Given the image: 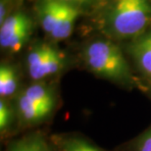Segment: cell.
<instances>
[{
	"instance_id": "cell-2",
	"label": "cell",
	"mask_w": 151,
	"mask_h": 151,
	"mask_svg": "<svg viewBox=\"0 0 151 151\" xmlns=\"http://www.w3.org/2000/svg\"><path fill=\"white\" fill-rule=\"evenodd\" d=\"M99 6L98 35L123 44L151 28V0H105Z\"/></svg>"
},
{
	"instance_id": "cell-14",
	"label": "cell",
	"mask_w": 151,
	"mask_h": 151,
	"mask_svg": "<svg viewBox=\"0 0 151 151\" xmlns=\"http://www.w3.org/2000/svg\"><path fill=\"white\" fill-rule=\"evenodd\" d=\"M144 86H145L144 92H145L146 94L150 97V99H151V80L147 81H144Z\"/></svg>"
},
{
	"instance_id": "cell-3",
	"label": "cell",
	"mask_w": 151,
	"mask_h": 151,
	"mask_svg": "<svg viewBox=\"0 0 151 151\" xmlns=\"http://www.w3.org/2000/svg\"><path fill=\"white\" fill-rule=\"evenodd\" d=\"M19 120L20 132L37 129L49 123L58 111V81H28L13 100Z\"/></svg>"
},
{
	"instance_id": "cell-5",
	"label": "cell",
	"mask_w": 151,
	"mask_h": 151,
	"mask_svg": "<svg viewBox=\"0 0 151 151\" xmlns=\"http://www.w3.org/2000/svg\"><path fill=\"white\" fill-rule=\"evenodd\" d=\"M83 11L59 0H37V23L48 40L59 43L73 35L76 23Z\"/></svg>"
},
{
	"instance_id": "cell-17",
	"label": "cell",
	"mask_w": 151,
	"mask_h": 151,
	"mask_svg": "<svg viewBox=\"0 0 151 151\" xmlns=\"http://www.w3.org/2000/svg\"><path fill=\"white\" fill-rule=\"evenodd\" d=\"M55 151H56V149H55Z\"/></svg>"
},
{
	"instance_id": "cell-16",
	"label": "cell",
	"mask_w": 151,
	"mask_h": 151,
	"mask_svg": "<svg viewBox=\"0 0 151 151\" xmlns=\"http://www.w3.org/2000/svg\"><path fill=\"white\" fill-rule=\"evenodd\" d=\"M104 1H105V0H104ZM104 1H103V2H104ZM103 2H102V3H103Z\"/></svg>"
},
{
	"instance_id": "cell-12",
	"label": "cell",
	"mask_w": 151,
	"mask_h": 151,
	"mask_svg": "<svg viewBox=\"0 0 151 151\" xmlns=\"http://www.w3.org/2000/svg\"><path fill=\"white\" fill-rule=\"evenodd\" d=\"M114 151H151V124L139 134L122 143Z\"/></svg>"
},
{
	"instance_id": "cell-9",
	"label": "cell",
	"mask_w": 151,
	"mask_h": 151,
	"mask_svg": "<svg viewBox=\"0 0 151 151\" xmlns=\"http://www.w3.org/2000/svg\"><path fill=\"white\" fill-rule=\"evenodd\" d=\"M56 151H108L78 132H64L50 134Z\"/></svg>"
},
{
	"instance_id": "cell-10",
	"label": "cell",
	"mask_w": 151,
	"mask_h": 151,
	"mask_svg": "<svg viewBox=\"0 0 151 151\" xmlns=\"http://www.w3.org/2000/svg\"><path fill=\"white\" fill-rule=\"evenodd\" d=\"M6 147L10 151H55L50 135L39 129L26 132L11 139Z\"/></svg>"
},
{
	"instance_id": "cell-13",
	"label": "cell",
	"mask_w": 151,
	"mask_h": 151,
	"mask_svg": "<svg viewBox=\"0 0 151 151\" xmlns=\"http://www.w3.org/2000/svg\"><path fill=\"white\" fill-rule=\"evenodd\" d=\"M59 1L67 3V4L77 7L84 12V10L90 7H93V6H96L98 4L101 5L104 0H59Z\"/></svg>"
},
{
	"instance_id": "cell-1",
	"label": "cell",
	"mask_w": 151,
	"mask_h": 151,
	"mask_svg": "<svg viewBox=\"0 0 151 151\" xmlns=\"http://www.w3.org/2000/svg\"><path fill=\"white\" fill-rule=\"evenodd\" d=\"M78 56L83 67L96 78L127 90L145 89L122 45L116 41L95 35L81 44Z\"/></svg>"
},
{
	"instance_id": "cell-8",
	"label": "cell",
	"mask_w": 151,
	"mask_h": 151,
	"mask_svg": "<svg viewBox=\"0 0 151 151\" xmlns=\"http://www.w3.org/2000/svg\"><path fill=\"white\" fill-rule=\"evenodd\" d=\"M23 68L12 60L4 59L0 63V99L14 100L25 86Z\"/></svg>"
},
{
	"instance_id": "cell-6",
	"label": "cell",
	"mask_w": 151,
	"mask_h": 151,
	"mask_svg": "<svg viewBox=\"0 0 151 151\" xmlns=\"http://www.w3.org/2000/svg\"><path fill=\"white\" fill-rule=\"evenodd\" d=\"M35 21L22 9L13 11L0 24V48L7 55L21 53L31 43Z\"/></svg>"
},
{
	"instance_id": "cell-4",
	"label": "cell",
	"mask_w": 151,
	"mask_h": 151,
	"mask_svg": "<svg viewBox=\"0 0 151 151\" xmlns=\"http://www.w3.org/2000/svg\"><path fill=\"white\" fill-rule=\"evenodd\" d=\"M72 65L71 55L61 49L58 43L39 39L26 48L22 68L28 81H58Z\"/></svg>"
},
{
	"instance_id": "cell-7",
	"label": "cell",
	"mask_w": 151,
	"mask_h": 151,
	"mask_svg": "<svg viewBox=\"0 0 151 151\" xmlns=\"http://www.w3.org/2000/svg\"><path fill=\"white\" fill-rule=\"evenodd\" d=\"M121 45L141 81L151 80V28L140 37Z\"/></svg>"
},
{
	"instance_id": "cell-11",
	"label": "cell",
	"mask_w": 151,
	"mask_h": 151,
	"mask_svg": "<svg viewBox=\"0 0 151 151\" xmlns=\"http://www.w3.org/2000/svg\"><path fill=\"white\" fill-rule=\"evenodd\" d=\"M20 134L19 120L13 100L0 99V137L2 140L11 139Z\"/></svg>"
},
{
	"instance_id": "cell-15",
	"label": "cell",
	"mask_w": 151,
	"mask_h": 151,
	"mask_svg": "<svg viewBox=\"0 0 151 151\" xmlns=\"http://www.w3.org/2000/svg\"><path fill=\"white\" fill-rule=\"evenodd\" d=\"M4 151H10V150H9L8 148H7V147H6V148H5V150Z\"/></svg>"
}]
</instances>
